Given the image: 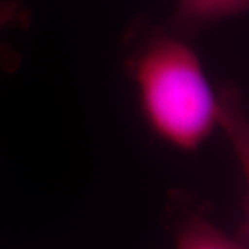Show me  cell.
Masks as SVG:
<instances>
[{
	"instance_id": "3",
	"label": "cell",
	"mask_w": 249,
	"mask_h": 249,
	"mask_svg": "<svg viewBox=\"0 0 249 249\" xmlns=\"http://www.w3.org/2000/svg\"><path fill=\"white\" fill-rule=\"evenodd\" d=\"M248 7L249 0H178L168 27L178 35L193 39L205 28L244 14Z\"/></svg>"
},
{
	"instance_id": "2",
	"label": "cell",
	"mask_w": 249,
	"mask_h": 249,
	"mask_svg": "<svg viewBox=\"0 0 249 249\" xmlns=\"http://www.w3.org/2000/svg\"><path fill=\"white\" fill-rule=\"evenodd\" d=\"M166 213L175 249H249L248 223L234 234L224 231L212 220L209 205L193 193H170Z\"/></svg>"
},
{
	"instance_id": "1",
	"label": "cell",
	"mask_w": 249,
	"mask_h": 249,
	"mask_svg": "<svg viewBox=\"0 0 249 249\" xmlns=\"http://www.w3.org/2000/svg\"><path fill=\"white\" fill-rule=\"evenodd\" d=\"M124 70L155 136L181 151H196L223 126L247 160V124L238 91L212 88L190 39L169 27L137 22L124 39Z\"/></svg>"
},
{
	"instance_id": "4",
	"label": "cell",
	"mask_w": 249,
	"mask_h": 249,
	"mask_svg": "<svg viewBox=\"0 0 249 249\" xmlns=\"http://www.w3.org/2000/svg\"><path fill=\"white\" fill-rule=\"evenodd\" d=\"M32 22V14L24 0H0V35L4 29H28ZM21 65V55L0 40V68L14 72Z\"/></svg>"
}]
</instances>
